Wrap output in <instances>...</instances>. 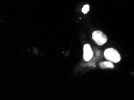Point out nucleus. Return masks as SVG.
Instances as JSON below:
<instances>
[{
  "label": "nucleus",
  "instance_id": "nucleus-1",
  "mask_svg": "<svg viewBox=\"0 0 134 100\" xmlns=\"http://www.w3.org/2000/svg\"><path fill=\"white\" fill-rule=\"evenodd\" d=\"M104 56L108 61L114 63L119 62L121 60L120 55L118 51L114 48H108L105 50Z\"/></svg>",
  "mask_w": 134,
  "mask_h": 100
},
{
  "label": "nucleus",
  "instance_id": "nucleus-2",
  "mask_svg": "<svg viewBox=\"0 0 134 100\" xmlns=\"http://www.w3.org/2000/svg\"><path fill=\"white\" fill-rule=\"evenodd\" d=\"M92 38L99 46H102L107 42V37L100 31H95L93 32Z\"/></svg>",
  "mask_w": 134,
  "mask_h": 100
},
{
  "label": "nucleus",
  "instance_id": "nucleus-3",
  "mask_svg": "<svg viewBox=\"0 0 134 100\" xmlns=\"http://www.w3.org/2000/svg\"><path fill=\"white\" fill-rule=\"evenodd\" d=\"M93 57V51L89 44H85L84 46V60L89 61Z\"/></svg>",
  "mask_w": 134,
  "mask_h": 100
},
{
  "label": "nucleus",
  "instance_id": "nucleus-4",
  "mask_svg": "<svg viewBox=\"0 0 134 100\" xmlns=\"http://www.w3.org/2000/svg\"><path fill=\"white\" fill-rule=\"evenodd\" d=\"M99 66L102 68H114L113 64L110 61H104V62H102L100 63Z\"/></svg>",
  "mask_w": 134,
  "mask_h": 100
},
{
  "label": "nucleus",
  "instance_id": "nucleus-5",
  "mask_svg": "<svg viewBox=\"0 0 134 100\" xmlns=\"http://www.w3.org/2000/svg\"><path fill=\"white\" fill-rule=\"evenodd\" d=\"M89 10H90V6L87 4V5H85L84 7H83V8L82 9V11L83 13L86 14L88 13Z\"/></svg>",
  "mask_w": 134,
  "mask_h": 100
}]
</instances>
